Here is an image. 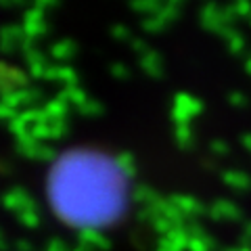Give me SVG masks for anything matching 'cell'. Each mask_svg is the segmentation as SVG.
Instances as JSON below:
<instances>
[{
    "label": "cell",
    "mask_w": 251,
    "mask_h": 251,
    "mask_svg": "<svg viewBox=\"0 0 251 251\" xmlns=\"http://www.w3.org/2000/svg\"><path fill=\"white\" fill-rule=\"evenodd\" d=\"M23 34H25L27 42H34L36 38H40L44 31H46V13L42 6L34 4L31 9L25 13V17H23Z\"/></svg>",
    "instance_id": "3"
},
{
    "label": "cell",
    "mask_w": 251,
    "mask_h": 251,
    "mask_svg": "<svg viewBox=\"0 0 251 251\" xmlns=\"http://www.w3.org/2000/svg\"><path fill=\"white\" fill-rule=\"evenodd\" d=\"M80 247H84L86 251H107L109 239L99 230H84L80 234Z\"/></svg>",
    "instance_id": "8"
},
{
    "label": "cell",
    "mask_w": 251,
    "mask_h": 251,
    "mask_svg": "<svg viewBox=\"0 0 251 251\" xmlns=\"http://www.w3.org/2000/svg\"><path fill=\"white\" fill-rule=\"evenodd\" d=\"M178 234L180 232H176V230L163 234V239L159 241V245H157V251H178L180 247H182L178 243Z\"/></svg>",
    "instance_id": "13"
},
{
    "label": "cell",
    "mask_w": 251,
    "mask_h": 251,
    "mask_svg": "<svg viewBox=\"0 0 251 251\" xmlns=\"http://www.w3.org/2000/svg\"><path fill=\"white\" fill-rule=\"evenodd\" d=\"M17 249H21V251H31V245H29V243H25V241H19V243H17Z\"/></svg>",
    "instance_id": "18"
},
{
    "label": "cell",
    "mask_w": 251,
    "mask_h": 251,
    "mask_svg": "<svg viewBox=\"0 0 251 251\" xmlns=\"http://www.w3.org/2000/svg\"><path fill=\"white\" fill-rule=\"evenodd\" d=\"M124 67H126V65H122V63H115L113 69H111L113 75H122V77H126V69H124Z\"/></svg>",
    "instance_id": "17"
},
{
    "label": "cell",
    "mask_w": 251,
    "mask_h": 251,
    "mask_svg": "<svg viewBox=\"0 0 251 251\" xmlns=\"http://www.w3.org/2000/svg\"><path fill=\"white\" fill-rule=\"evenodd\" d=\"M77 50V46L74 40H69V38H63V40H57L52 46H50V57L57 59V61H67L72 59Z\"/></svg>",
    "instance_id": "9"
},
{
    "label": "cell",
    "mask_w": 251,
    "mask_h": 251,
    "mask_svg": "<svg viewBox=\"0 0 251 251\" xmlns=\"http://www.w3.org/2000/svg\"><path fill=\"white\" fill-rule=\"evenodd\" d=\"M27 44V38L23 34L21 25H4L0 27V49L4 52L13 50H23V46Z\"/></svg>",
    "instance_id": "5"
},
{
    "label": "cell",
    "mask_w": 251,
    "mask_h": 251,
    "mask_svg": "<svg viewBox=\"0 0 251 251\" xmlns=\"http://www.w3.org/2000/svg\"><path fill=\"white\" fill-rule=\"evenodd\" d=\"M77 111H80L82 115H86V117H97V115H100V111H103V107H100V103L97 99L88 97L80 107H77Z\"/></svg>",
    "instance_id": "14"
},
{
    "label": "cell",
    "mask_w": 251,
    "mask_h": 251,
    "mask_svg": "<svg viewBox=\"0 0 251 251\" xmlns=\"http://www.w3.org/2000/svg\"><path fill=\"white\" fill-rule=\"evenodd\" d=\"M17 220L25 226V228H34V226L40 224V211H38V207H29L25 211H21V214H17Z\"/></svg>",
    "instance_id": "11"
},
{
    "label": "cell",
    "mask_w": 251,
    "mask_h": 251,
    "mask_svg": "<svg viewBox=\"0 0 251 251\" xmlns=\"http://www.w3.org/2000/svg\"><path fill=\"white\" fill-rule=\"evenodd\" d=\"M115 159L117 163H120V168L126 176H134V172H136V161H134V155H130V153H120V155H115Z\"/></svg>",
    "instance_id": "12"
},
{
    "label": "cell",
    "mask_w": 251,
    "mask_h": 251,
    "mask_svg": "<svg viewBox=\"0 0 251 251\" xmlns=\"http://www.w3.org/2000/svg\"><path fill=\"white\" fill-rule=\"evenodd\" d=\"M113 36L115 38H122V40H128V38H130V29L126 27V25H115L113 27Z\"/></svg>",
    "instance_id": "16"
},
{
    "label": "cell",
    "mask_w": 251,
    "mask_h": 251,
    "mask_svg": "<svg viewBox=\"0 0 251 251\" xmlns=\"http://www.w3.org/2000/svg\"><path fill=\"white\" fill-rule=\"evenodd\" d=\"M6 247V243H4V234H2V230H0V249H4Z\"/></svg>",
    "instance_id": "20"
},
{
    "label": "cell",
    "mask_w": 251,
    "mask_h": 251,
    "mask_svg": "<svg viewBox=\"0 0 251 251\" xmlns=\"http://www.w3.org/2000/svg\"><path fill=\"white\" fill-rule=\"evenodd\" d=\"M23 84H25V75H23L19 69L9 67V65H0V97L23 88Z\"/></svg>",
    "instance_id": "6"
},
{
    "label": "cell",
    "mask_w": 251,
    "mask_h": 251,
    "mask_svg": "<svg viewBox=\"0 0 251 251\" xmlns=\"http://www.w3.org/2000/svg\"><path fill=\"white\" fill-rule=\"evenodd\" d=\"M2 203H4L6 209L15 211V214H21V211H25V209L36 205L34 199H31V195L25 191V188H21V186L9 188V191L2 195Z\"/></svg>",
    "instance_id": "4"
},
{
    "label": "cell",
    "mask_w": 251,
    "mask_h": 251,
    "mask_svg": "<svg viewBox=\"0 0 251 251\" xmlns=\"http://www.w3.org/2000/svg\"><path fill=\"white\" fill-rule=\"evenodd\" d=\"M52 214L77 230L113 226L128 205V176L115 157L97 149L59 155L46 180Z\"/></svg>",
    "instance_id": "1"
},
{
    "label": "cell",
    "mask_w": 251,
    "mask_h": 251,
    "mask_svg": "<svg viewBox=\"0 0 251 251\" xmlns=\"http://www.w3.org/2000/svg\"><path fill=\"white\" fill-rule=\"evenodd\" d=\"M17 149L19 153H23L29 159H38V161H46V159H52L54 151L50 149L49 143L44 140H38L34 136H17Z\"/></svg>",
    "instance_id": "2"
},
{
    "label": "cell",
    "mask_w": 251,
    "mask_h": 251,
    "mask_svg": "<svg viewBox=\"0 0 251 251\" xmlns=\"http://www.w3.org/2000/svg\"><path fill=\"white\" fill-rule=\"evenodd\" d=\"M132 9H134V11H143V9H145V6H138V4H132ZM147 9H151V11H153V9H157V6L153 4V6H147Z\"/></svg>",
    "instance_id": "19"
},
{
    "label": "cell",
    "mask_w": 251,
    "mask_h": 251,
    "mask_svg": "<svg viewBox=\"0 0 251 251\" xmlns=\"http://www.w3.org/2000/svg\"><path fill=\"white\" fill-rule=\"evenodd\" d=\"M140 65L145 67V72L147 74H153V75H157L161 72V61H159V57H157V54L153 52V50H147L143 57H140Z\"/></svg>",
    "instance_id": "10"
},
{
    "label": "cell",
    "mask_w": 251,
    "mask_h": 251,
    "mask_svg": "<svg viewBox=\"0 0 251 251\" xmlns=\"http://www.w3.org/2000/svg\"><path fill=\"white\" fill-rule=\"evenodd\" d=\"M151 199H155V193L151 191L149 186H145V184H140L136 191H134V201H138L140 205H147V207H153L155 203L151 201Z\"/></svg>",
    "instance_id": "15"
},
{
    "label": "cell",
    "mask_w": 251,
    "mask_h": 251,
    "mask_svg": "<svg viewBox=\"0 0 251 251\" xmlns=\"http://www.w3.org/2000/svg\"><path fill=\"white\" fill-rule=\"evenodd\" d=\"M46 80L61 86V90H69V88H75L77 86V74L67 65H52L49 75H46Z\"/></svg>",
    "instance_id": "7"
}]
</instances>
